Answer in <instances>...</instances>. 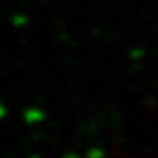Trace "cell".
Listing matches in <instances>:
<instances>
[{"label":"cell","instance_id":"cell-1","mask_svg":"<svg viewBox=\"0 0 158 158\" xmlns=\"http://www.w3.org/2000/svg\"><path fill=\"white\" fill-rule=\"evenodd\" d=\"M23 119L26 121L27 124H35V123H40V121L45 119V113L42 111L37 106H32V108H27L23 113Z\"/></svg>","mask_w":158,"mask_h":158},{"label":"cell","instance_id":"cell-2","mask_svg":"<svg viewBox=\"0 0 158 158\" xmlns=\"http://www.w3.org/2000/svg\"><path fill=\"white\" fill-rule=\"evenodd\" d=\"M26 23H27L26 15H21V13H18V15L11 16V24L15 26V27H23V26H26Z\"/></svg>","mask_w":158,"mask_h":158},{"label":"cell","instance_id":"cell-3","mask_svg":"<svg viewBox=\"0 0 158 158\" xmlns=\"http://www.w3.org/2000/svg\"><path fill=\"white\" fill-rule=\"evenodd\" d=\"M85 155H87V158H100V156H103V150L102 148H98V147H92L89 148L87 152H85Z\"/></svg>","mask_w":158,"mask_h":158},{"label":"cell","instance_id":"cell-4","mask_svg":"<svg viewBox=\"0 0 158 158\" xmlns=\"http://www.w3.org/2000/svg\"><path fill=\"white\" fill-rule=\"evenodd\" d=\"M143 56V50L142 48H132L131 50V58L132 60H140Z\"/></svg>","mask_w":158,"mask_h":158},{"label":"cell","instance_id":"cell-5","mask_svg":"<svg viewBox=\"0 0 158 158\" xmlns=\"http://www.w3.org/2000/svg\"><path fill=\"white\" fill-rule=\"evenodd\" d=\"M5 114H6V110H5V106H3V103L0 102V119H2V118L5 116Z\"/></svg>","mask_w":158,"mask_h":158}]
</instances>
